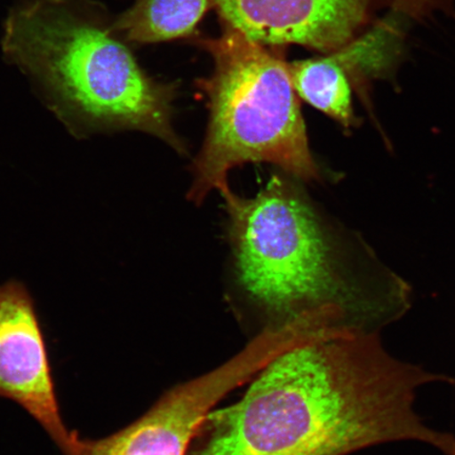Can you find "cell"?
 Here are the masks:
<instances>
[{
  "mask_svg": "<svg viewBox=\"0 0 455 455\" xmlns=\"http://www.w3.org/2000/svg\"><path fill=\"white\" fill-rule=\"evenodd\" d=\"M212 0H134L113 22L117 36L140 44L192 36Z\"/></svg>",
  "mask_w": 455,
  "mask_h": 455,
  "instance_id": "8",
  "label": "cell"
},
{
  "mask_svg": "<svg viewBox=\"0 0 455 455\" xmlns=\"http://www.w3.org/2000/svg\"><path fill=\"white\" fill-rule=\"evenodd\" d=\"M0 397L36 419L62 455H83L87 440L67 428L47 347L31 294L20 282L0 284Z\"/></svg>",
  "mask_w": 455,
  "mask_h": 455,
  "instance_id": "7",
  "label": "cell"
},
{
  "mask_svg": "<svg viewBox=\"0 0 455 455\" xmlns=\"http://www.w3.org/2000/svg\"><path fill=\"white\" fill-rule=\"evenodd\" d=\"M224 198L238 283L275 328L307 312L344 311L365 331L395 316L362 299L340 270L333 243L291 180L275 175L253 198Z\"/></svg>",
  "mask_w": 455,
  "mask_h": 455,
  "instance_id": "3",
  "label": "cell"
},
{
  "mask_svg": "<svg viewBox=\"0 0 455 455\" xmlns=\"http://www.w3.org/2000/svg\"><path fill=\"white\" fill-rule=\"evenodd\" d=\"M197 43L212 56L214 68L198 83L210 116L188 198L198 204L213 191L223 195L231 189V171L249 163H268L301 180H320L284 48L256 43L228 27L220 37Z\"/></svg>",
  "mask_w": 455,
  "mask_h": 455,
  "instance_id": "4",
  "label": "cell"
},
{
  "mask_svg": "<svg viewBox=\"0 0 455 455\" xmlns=\"http://www.w3.org/2000/svg\"><path fill=\"white\" fill-rule=\"evenodd\" d=\"M454 0H212L224 27L268 47L290 44L332 55L347 70L378 79L394 68L405 28Z\"/></svg>",
  "mask_w": 455,
  "mask_h": 455,
  "instance_id": "5",
  "label": "cell"
},
{
  "mask_svg": "<svg viewBox=\"0 0 455 455\" xmlns=\"http://www.w3.org/2000/svg\"><path fill=\"white\" fill-rule=\"evenodd\" d=\"M3 49L76 138L136 130L187 152L172 124L176 85L147 76L91 0L20 4L5 20Z\"/></svg>",
  "mask_w": 455,
  "mask_h": 455,
  "instance_id": "2",
  "label": "cell"
},
{
  "mask_svg": "<svg viewBox=\"0 0 455 455\" xmlns=\"http://www.w3.org/2000/svg\"><path fill=\"white\" fill-rule=\"evenodd\" d=\"M454 382L397 360L379 334H320L275 357L241 400L210 412L186 455H349L406 441L455 455V435L414 409L423 386Z\"/></svg>",
  "mask_w": 455,
  "mask_h": 455,
  "instance_id": "1",
  "label": "cell"
},
{
  "mask_svg": "<svg viewBox=\"0 0 455 455\" xmlns=\"http://www.w3.org/2000/svg\"><path fill=\"white\" fill-rule=\"evenodd\" d=\"M295 93L346 130L356 127L360 118L354 107V85L339 62L330 55L288 62Z\"/></svg>",
  "mask_w": 455,
  "mask_h": 455,
  "instance_id": "9",
  "label": "cell"
},
{
  "mask_svg": "<svg viewBox=\"0 0 455 455\" xmlns=\"http://www.w3.org/2000/svg\"><path fill=\"white\" fill-rule=\"evenodd\" d=\"M300 339L294 323L264 329L230 360L168 390L133 423L87 440L83 455H186L207 415Z\"/></svg>",
  "mask_w": 455,
  "mask_h": 455,
  "instance_id": "6",
  "label": "cell"
}]
</instances>
